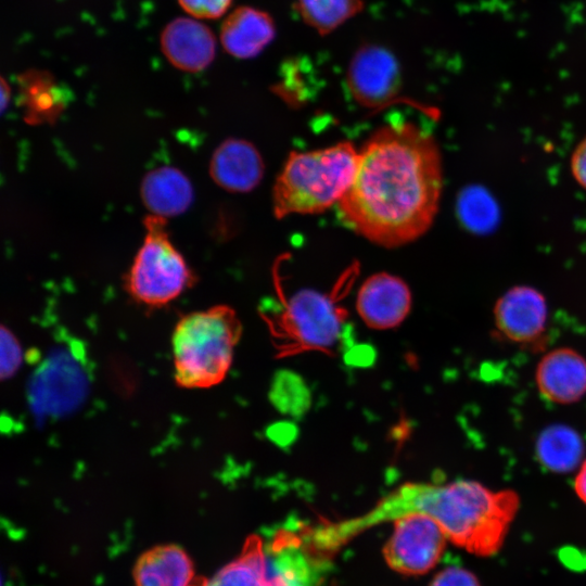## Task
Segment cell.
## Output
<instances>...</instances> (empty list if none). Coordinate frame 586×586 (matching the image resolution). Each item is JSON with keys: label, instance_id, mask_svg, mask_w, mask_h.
Returning a JSON list of instances; mask_svg holds the SVG:
<instances>
[{"label": "cell", "instance_id": "6da1fadb", "mask_svg": "<svg viewBox=\"0 0 586 586\" xmlns=\"http://www.w3.org/2000/svg\"><path fill=\"white\" fill-rule=\"evenodd\" d=\"M442 189L436 140L415 123L392 122L377 129L358 151L354 179L337 209L349 229L392 249L430 229Z\"/></svg>", "mask_w": 586, "mask_h": 586}, {"label": "cell", "instance_id": "7a4b0ae2", "mask_svg": "<svg viewBox=\"0 0 586 586\" xmlns=\"http://www.w3.org/2000/svg\"><path fill=\"white\" fill-rule=\"evenodd\" d=\"M520 506L511 489L491 491L479 482L408 483L382 498L364 514L329 523L330 542L341 547L359 533L409 513H423L438 523L448 540L477 556H492L504 539Z\"/></svg>", "mask_w": 586, "mask_h": 586}, {"label": "cell", "instance_id": "3957f363", "mask_svg": "<svg viewBox=\"0 0 586 586\" xmlns=\"http://www.w3.org/2000/svg\"><path fill=\"white\" fill-rule=\"evenodd\" d=\"M357 164L358 151L346 141L292 152L273 186L275 216L322 213L339 203L354 179Z\"/></svg>", "mask_w": 586, "mask_h": 586}, {"label": "cell", "instance_id": "277c9868", "mask_svg": "<svg viewBox=\"0 0 586 586\" xmlns=\"http://www.w3.org/2000/svg\"><path fill=\"white\" fill-rule=\"evenodd\" d=\"M242 326L226 305L184 315L173 339L174 378L183 388H207L220 383L233 359Z\"/></svg>", "mask_w": 586, "mask_h": 586}, {"label": "cell", "instance_id": "5b68a950", "mask_svg": "<svg viewBox=\"0 0 586 586\" xmlns=\"http://www.w3.org/2000/svg\"><path fill=\"white\" fill-rule=\"evenodd\" d=\"M145 235L129 272L126 289L138 303L160 307L191 286L194 276L183 256L173 245L164 217L148 215Z\"/></svg>", "mask_w": 586, "mask_h": 586}, {"label": "cell", "instance_id": "8992f818", "mask_svg": "<svg viewBox=\"0 0 586 586\" xmlns=\"http://www.w3.org/2000/svg\"><path fill=\"white\" fill-rule=\"evenodd\" d=\"M344 313L327 294L301 290L286 303L281 315L283 349L331 351L342 336Z\"/></svg>", "mask_w": 586, "mask_h": 586}, {"label": "cell", "instance_id": "52a82bcc", "mask_svg": "<svg viewBox=\"0 0 586 586\" xmlns=\"http://www.w3.org/2000/svg\"><path fill=\"white\" fill-rule=\"evenodd\" d=\"M447 540L431 517L409 513L394 521L393 533L383 548L384 559L398 573L423 574L440 561Z\"/></svg>", "mask_w": 586, "mask_h": 586}, {"label": "cell", "instance_id": "ba28073f", "mask_svg": "<svg viewBox=\"0 0 586 586\" xmlns=\"http://www.w3.org/2000/svg\"><path fill=\"white\" fill-rule=\"evenodd\" d=\"M352 98L369 110H382L399 102L402 76L399 64L386 48L365 43L352 56L346 73Z\"/></svg>", "mask_w": 586, "mask_h": 586}, {"label": "cell", "instance_id": "9c48e42d", "mask_svg": "<svg viewBox=\"0 0 586 586\" xmlns=\"http://www.w3.org/2000/svg\"><path fill=\"white\" fill-rule=\"evenodd\" d=\"M264 566L267 586H319L324 572L321 553L286 531L264 542Z\"/></svg>", "mask_w": 586, "mask_h": 586}, {"label": "cell", "instance_id": "30bf717a", "mask_svg": "<svg viewBox=\"0 0 586 586\" xmlns=\"http://www.w3.org/2000/svg\"><path fill=\"white\" fill-rule=\"evenodd\" d=\"M547 304L544 295L527 285H517L498 298L495 324L505 339L519 344L538 343L546 330Z\"/></svg>", "mask_w": 586, "mask_h": 586}, {"label": "cell", "instance_id": "8fae6325", "mask_svg": "<svg viewBox=\"0 0 586 586\" xmlns=\"http://www.w3.org/2000/svg\"><path fill=\"white\" fill-rule=\"evenodd\" d=\"M411 308V293L404 280L387 272L370 276L360 286L356 309L362 321L375 330L400 324Z\"/></svg>", "mask_w": 586, "mask_h": 586}, {"label": "cell", "instance_id": "7c38bea8", "mask_svg": "<svg viewBox=\"0 0 586 586\" xmlns=\"http://www.w3.org/2000/svg\"><path fill=\"white\" fill-rule=\"evenodd\" d=\"M265 165L258 150L244 139H227L214 151L209 175L214 182L229 192H249L264 176Z\"/></svg>", "mask_w": 586, "mask_h": 586}, {"label": "cell", "instance_id": "4fadbf2b", "mask_svg": "<svg viewBox=\"0 0 586 586\" xmlns=\"http://www.w3.org/2000/svg\"><path fill=\"white\" fill-rule=\"evenodd\" d=\"M536 383L540 394L558 404H572L586 394V359L576 351L561 347L538 362Z\"/></svg>", "mask_w": 586, "mask_h": 586}, {"label": "cell", "instance_id": "5bb4252c", "mask_svg": "<svg viewBox=\"0 0 586 586\" xmlns=\"http://www.w3.org/2000/svg\"><path fill=\"white\" fill-rule=\"evenodd\" d=\"M161 47L175 67L191 73L206 68L215 56V38L211 29L186 17L167 24L161 36Z\"/></svg>", "mask_w": 586, "mask_h": 586}, {"label": "cell", "instance_id": "9a60e30c", "mask_svg": "<svg viewBox=\"0 0 586 586\" xmlns=\"http://www.w3.org/2000/svg\"><path fill=\"white\" fill-rule=\"evenodd\" d=\"M275 35L276 26L271 16L252 7L237 8L224 21L220 29L222 47L238 59L257 55Z\"/></svg>", "mask_w": 586, "mask_h": 586}, {"label": "cell", "instance_id": "2e32d148", "mask_svg": "<svg viewBox=\"0 0 586 586\" xmlns=\"http://www.w3.org/2000/svg\"><path fill=\"white\" fill-rule=\"evenodd\" d=\"M135 586H195L193 563L179 546L161 545L143 552L133 568Z\"/></svg>", "mask_w": 586, "mask_h": 586}, {"label": "cell", "instance_id": "e0dca14e", "mask_svg": "<svg viewBox=\"0 0 586 586\" xmlns=\"http://www.w3.org/2000/svg\"><path fill=\"white\" fill-rule=\"evenodd\" d=\"M140 196L152 215L166 218L189 208L193 201V189L182 171L171 166H161L143 177Z\"/></svg>", "mask_w": 586, "mask_h": 586}, {"label": "cell", "instance_id": "ac0fdd59", "mask_svg": "<svg viewBox=\"0 0 586 586\" xmlns=\"http://www.w3.org/2000/svg\"><path fill=\"white\" fill-rule=\"evenodd\" d=\"M195 586H267L263 538H247L235 560L226 564L211 578H198Z\"/></svg>", "mask_w": 586, "mask_h": 586}, {"label": "cell", "instance_id": "d6986e66", "mask_svg": "<svg viewBox=\"0 0 586 586\" xmlns=\"http://www.w3.org/2000/svg\"><path fill=\"white\" fill-rule=\"evenodd\" d=\"M583 451V441L578 433L562 424L546 428L536 444L538 460L555 472H569L575 469Z\"/></svg>", "mask_w": 586, "mask_h": 586}, {"label": "cell", "instance_id": "ffe728a7", "mask_svg": "<svg viewBox=\"0 0 586 586\" xmlns=\"http://www.w3.org/2000/svg\"><path fill=\"white\" fill-rule=\"evenodd\" d=\"M302 20L320 35L333 31L364 9L362 0H295Z\"/></svg>", "mask_w": 586, "mask_h": 586}, {"label": "cell", "instance_id": "44dd1931", "mask_svg": "<svg viewBox=\"0 0 586 586\" xmlns=\"http://www.w3.org/2000/svg\"><path fill=\"white\" fill-rule=\"evenodd\" d=\"M457 212L461 222L471 230L484 231L492 227L497 217L496 206L492 198L477 188L461 192Z\"/></svg>", "mask_w": 586, "mask_h": 586}, {"label": "cell", "instance_id": "7402d4cb", "mask_svg": "<svg viewBox=\"0 0 586 586\" xmlns=\"http://www.w3.org/2000/svg\"><path fill=\"white\" fill-rule=\"evenodd\" d=\"M22 351L14 334L1 328V377L10 378L21 365Z\"/></svg>", "mask_w": 586, "mask_h": 586}, {"label": "cell", "instance_id": "603a6c76", "mask_svg": "<svg viewBox=\"0 0 586 586\" xmlns=\"http://www.w3.org/2000/svg\"><path fill=\"white\" fill-rule=\"evenodd\" d=\"M182 9L199 18H217L230 7L232 0H178Z\"/></svg>", "mask_w": 586, "mask_h": 586}, {"label": "cell", "instance_id": "cb8c5ba5", "mask_svg": "<svg viewBox=\"0 0 586 586\" xmlns=\"http://www.w3.org/2000/svg\"><path fill=\"white\" fill-rule=\"evenodd\" d=\"M430 586H481L477 577L461 566H448L438 572Z\"/></svg>", "mask_w": 586, "mask_h": 586}, {"label": "cell", "instance_id": "d4e9b609", "mask_svg": "<svg viewBox=\"0 0 586 586\" xmlns=\"http://www.w3.org/2000/svg\"><path fill=\"white\" fill-rule=\"evenodd\" d=\"M571 170L576 182L586 190V137L573 151Z\"/></svg>", "mask_w": 586, "mask_h": 586}, {"label": "cell", "instance_id": "484cf974", "mask_svg": "<svg viewBox=\"0 0 586 586\" xmlns=\"http://www.w3.org/2000/svg\"><path fill=\"white\" fill-rule=\"evenodd\" d=\"M574 489L577 496L586 504V460L575 477Z\"/></svg>", "mask_w": 586, "mask_h": 586}, {"label": "cell", "instance_id": "4316f807", "mask_svg": "<svg viewBox=\"0 0 586 586\" xmlns=\"http://www.w3.org/2000/svg\"><path fill=\"white\" fill-rule=\"evenodd\" d=\"M9 100V91L7 90V85L4 84V80L2 79V87H1V112L3 113Z\"/></svg>", "mask_w": 586, "mask_h": 586}]
</instances>
